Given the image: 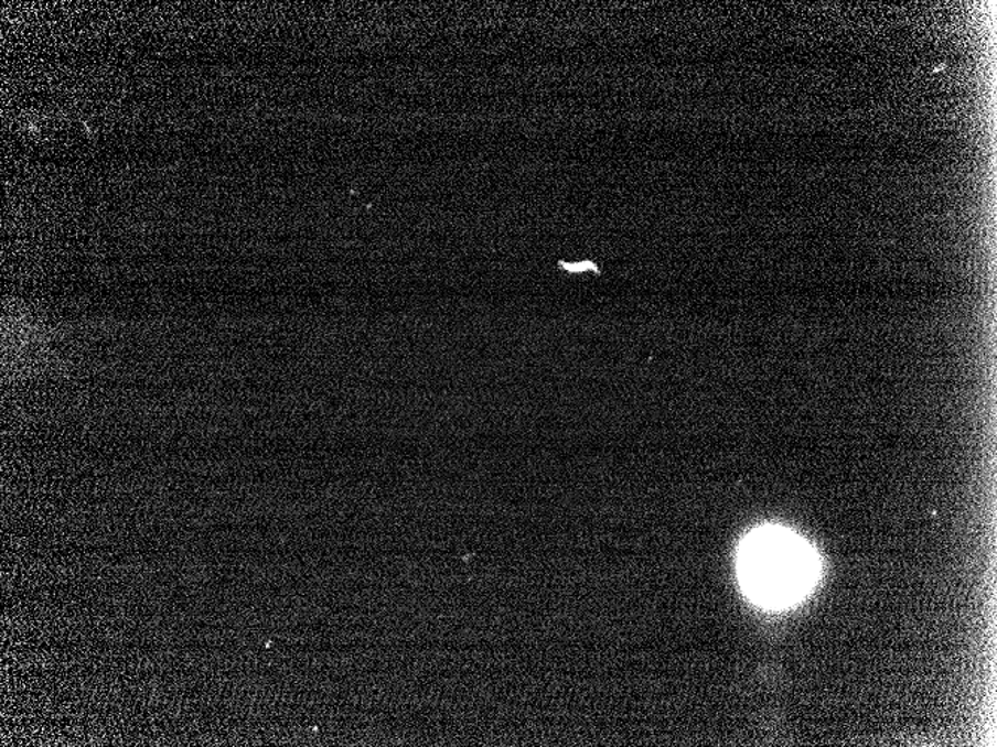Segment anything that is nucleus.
I'll return each mask as SVG.
<instances>
[{
	"mask_svg": "<svg viewBox=\"0 0 997 747\" xmlns=\"http://www.w3.org/2000/svg\"><path fill=\"white\" fill-rule=\"evenodd\" d=\"M738 569L743 591L755 603L781 609L802 600L813 589L818 560L800 535L769 527L743 540Z\"/></svg>",
	"mask_w": 997,
	"mask_h": 747,
	"instance_id": "1",
	"label": "nucleus"
},
{
	"mask_svg": "<svg viewBox=\"0 0 997 747\" xmlns=\"http://www.w3.org/2000/svg\"><path fill=\"white\" fill-rule=\"evenodd\" d=\"M944 69H945V65H942V66H940V67H936V69H935V71H933V72H937V71H944Z\"/></svg>",
	"mask_w": 997,
	"mask_h": 747,
	"instance_id": "2",
	"label": "nucleus"
}]
</instances>
